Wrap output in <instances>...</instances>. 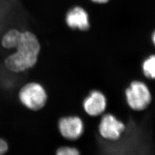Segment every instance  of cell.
Masks as SVG:
<instances>
[{"label":"cell","mask_w":155,"mask_h":155,"mask_svg":"<svg viewBox=\"0 0 155 155\" xmlns=\"http://www.w3.org/2000/svg\"><path fill=\"white\" fill-rule=\"evenodd\" d=\"M16 51L4 61L6 68L12 72H23L34 66L38 59L40 44L34 33L21 32L15 48Z\"/></svg>","instance_id":"cell-1"},{"label":"cell","mask_w":155,"mask_h":155,"mask_svg":"<svg viewBox=\"0 0 155 155\" xmlns=\"http://www.w3.org/2000/svg\"><path fill=\"white\" fill-rule=\"evenodd\" d=\"M129 107L137 111L144 110L150 105L152 95L150 89L144 82L134 81L130 83L125 92Z\"/></svg>","instance_id":"cell-2"},{"label":"cell","mask_w":155,"mask_h":155,"mask_svg":"<svg viewBox=\"0 0 155 155\" xmlns=\"http://www.w3.org/2000/svg\"><path fill=\"white\" fill-rule=\"evenodd\" d=\"M20 101L28 109L38 111L45 106L47 101V93L42 85L31 82L24 85L18 94Z\"/></svg>","instance_id":"cell-3"},{"label":"cell","mask_w":155,"mask_h":155,"mask_svg":"<svg viewBox=\"0 0 155 155\" xmlns=\"http://www.w3.org/2000/svg\"><path fill=\"white\" fill-rule=\"evenodd\" d=\"M125 125L112 114L107 113L102 117L98 125L100 136L106 140L117 141L125 130Z\"/></svg>","instance_id":"cell-4"},{"label":"cell","mask_w":155,"mask_h":155,"mask_svg":"<svg viewBox=\"0 0 155 155\" xmlns=\"http://www.w3.org/2000/svg\"><path fill=\"white\" fill-rule=\"evenodd\" d=\"M59 131L64 139L74 141L81 137L84 132L82 119L76 116L63 117L58 122Z\"/></svg>","instance_id":"cell-5"},{"label":"cell","mask_w":155,"mask_h":155,"mask_svg":"<svg viewBox=\"0 0 155 155\" xmlns=\"http://www.w3.org/2000/svg\"><path fill=\"white\" fill-rule=\"evenodd\" d=\"M107 100L105 95L99 90L91 91L83 101V109L90 116L102 115L105 112Z\"/></svg>","instance_id":"cell-6"},{"label":"cell","mask_w":155,"mask_h":155,"mask_svg":"<svg viewBox=\"0 0 155 155\" xmlns=\"http://www.w3.org/2000/svg\"><path fill=\"white\" fill-rule=\"evenodd\" d=\"M66 22L67 25L72 29L86 30L90 27L89 15L86 11L80 6H75L67 12Z\"/></svg>","instance_id":"cell-7"},{"label":"cell","mask_w":155,"mask_h":155,"mask_svg":"<svg viewBox=\"0 0 155 155\" xmlns=\"http://www.w3.org/2000/svg\"><path fill=\"white\" fill-rule=\"evenodd\" d=\"M21 31L17 29H11L8 31L1 40V45L2 47L8 50L15 49L17 45Z\"/></svg>","instance_id":"cell-8"},{"label":"cell","mask_w":155,"mask_h":155,"mask_svg":"<svg viewBox=\"0 0 155 155\" xmlns=\"http://www.w3.org/2000/svg\"><path fill=\"white\" fill-rule=\"evenodd\" d=\"M142 70L144 75L148 79H154L155 77V56L154 55L150 56L144 61Z\"/></svg>","instance_id":"cell-9"},{"label":"cell","mask_w":155,"mask_h":155,"mask_svg":"<svg viewBox=\"0 0 155 155\" xmlns=\"http://www.w3.org/2000/svg\"><path fill=\"white\" fill-rule=\"evenodd\" d=\"M56 155H81V153L77 148L75 147L63 146L57 150Z\"/></svg>","instance_id":"cell-10"},{"label":"cell","mask_w":155,"mask_h":155,"mask_svg":"<svg viewBox=\"0 0 155 155\" xmlns=\"http://www.w3.org/2000/svg\"><path fill=\"white\" fill-rule=\"evenodd\" d=\"M8 150V145L5 140L0 139V155H4Z\"/></svg>","instance_id":"cell-11"},{"label":"cell","mask_w":155,"mask_h":155,"mask_svg":"<svg viewBox=\"0 0 155 155\" xmlns=\"http://www.w3.org/2000/svg\"><path fill=\"white\" fill-rule=\"evenodd\" d=\"M92 1H93L94 2L96 3H99V4H104L107 2L109 0H91Z\"/></svg>","instance_id":"cell-12"},{"label":"cell","mask_w":155,"mask_h":155,"mask_svg":"<svg viewBox=\"0 0 155 155\" xmlns=\"http://www.w3.org/2000/svg\"><path fill=\"white\" fill-rule=\"evenodd\" d=\"M152 41H153V43L155 44V32L152 33Z\"/></svg>","instance_id":"cell-13"}]
</instances>
